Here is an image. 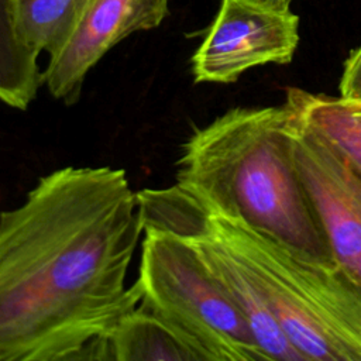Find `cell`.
Wrapping results in <instances>:
<instances>
[{
  "label": "cell",
  "mask_w": 361,
  "mask_h": 361,
  "mask_svg": "<svg viewBox=\"0 0 361 361\" xmlns=\"http://www.w3.org/2000/svg\"><path fill=\"white\" fill-rule=\"evenodd\" d=\"M262 1L276 7H289V4L292 3V0H262Z\"/></svg>",
  "instance_id": "14"
},
{
  "label": "cell",
  "mask_w": 361,
  "mask_h": 361,
  "mask_svg": "<svg viewBox=\"0 0 361 361\" xmlns=\"http://www.w3.org/2000/svg\"><path fill=\"white\" fill-rule=\"evenodd\" d=\"M141 302L188 334L210 361L268 360L230 295L185 237L144 228Z\"/></svg>",
  "instance_id": "4"
},
{
  "label": "cell",
  "mask_w": 361,
  "mask_h": 361,
  "mask_svg": "<svg viewBox=\"0 0 361 361\" xmlns=\"http://www.w3.org/2000/svg\"><path fill=\"white\" fill-rule=\"evenodd\" d=\"M338 89L340 97L347 100H361V45L345 59Z\"/></svg>",
  "instance_id": "13"
},
{
  "label": "cell",
  "mask_w": 361,
  "mask_h": 361,
  "mask_svg": "<svg viewBox=\"0 0 361 361\" xmlns=\"http://www.w3.org/2000/svg\"><path fill=\"white\" fill-rule=\"evenodd\" d=\"M168 16V0H86L68 42L42 72L49 94L72 106L82 94L90 69L120 41L157 28Z\"/></svg>",
  "instance_id": "7"
},
{
  "label": "cell",
  "mask_w": 361,
  "mask_h": 361,
  "mask_svg": "<svg viewBox=\"0 0 361 361\" xmlns=\"http://www.w3.org/2000/svg\"><path fill=\"white\" fill-rule=\"evenodd\" d=\"M14 0H0V102L27 110L42 83L38 54L20 37L14 23Z\"/></svg>",
  "instance_id": "11"
},
{
  "label": "cell",
  "mask_w": 361,
  "mask_h": 361,
  "mask_svg": "<svg viewBox=\"0 0 361 361\" xmlns=\"http://www.w3.org/2000/svg\"><path fill=\"white\" fill-rule=\"evenodd\" d=\"M86 0H14V23L23 41L38 55H55L75 31Z\"/></svg>",
  "instance_id": "12"
},
{
  "label": "cell",
  "mask_w": 361,
  "mask_h": 361,
  "mask_svg": "<svg viewBox=\"0 0 361 361\" xmlns=\"http://www.w3.org/2000/svg\"><path fill=\"white\" fill-rule=\"evenodd\" d=\"M145 228H159L182 235L196 247L209 271L221 283L245 317L258 347L264 351L268 360L306 361L279 327L244 267L223 244L204 231L189 226Z\"/></svg>",
  "instance_id": "8"
},
{
  "label": "cell",
  "mask_w": 361,
  "mask_h": 361,
  "mask_svg": "<svg viewBox=\"0 0 361 361\" xmlns=\"http://www.w3.org/2000/svg\"><path fill=\"white\" fill-rule=\"evenodd\" d=\"M289 114L295 166L323 227L331 257L361 286V172Z\"/></svg>",
  "instance_id": "6"
},
{
  "label": "cell",
  "mask_w": 361,
  "mask_h": 361,
  "mask_svg": "<svg viewBox=\"0 0 361 361\" xmlns=\"http://www.w3.org/2000/svg\"><path fill=\"white\" fill-rule=\"evenodd\" d=\"M289 111L340 151L361 172V113L345 99L288 87L285 102Z\"/></svg>",
  "instance_id": "10"
},
{
  "label": "cell",
  "mask_w": 361,
  "mask_h": 361,
  "mask_svg": "<svg viewBox=\"0 0 361 361\" xmlns=\"http://www.w3.org/2000/svg\"><path fill=\"white\" fill-rule=\"evenodd\" d=\"M94 358L116 361H210L176 324L140 302L96 345Z\"/></svg>",
  "instance_id": "9"
},
{
  "label": "cell",
  "mask_w": 361,
  "mask_h": 361,
  "mask_svg": "<svg viewBox=\"0 0 361 361\" xmlns=\"http://www.w3.org/2000/svg\"><path fill=\"white\" fill-rule=\"evenodd\" d=\"M347 100V99H345ZM355 110H358L361 113V100H347Z\"/></svg>",
  "instance_id": "15"
},
{
  "label": "cell",
  "mask_w": 361,
  "mask_h": 361,
  "mask_svg": "<svg viewBox=\"0 0 361 361\" xmlns=\"http://www.w3.org/2000/svg\"><path fill=\"white\" fill-rule=\"evenodd\" d=\"M288 107H234L195 128L176 161V183L209 207L285 244L334 259L290 149Z\"/></svg>",
  "instance_id": "3"
},
{
  "label": "cell",
  "mask_w": 361,
  "mask_h": 361,
  "mask_svg": "<svg viewBox=\"0 0 361 361\" xmlns=\"http://www.w3.org/2000/svg\"><path fill=\"white\" fill-rule=\"evenodd\" d=\"M144 224L124 169L66 166L0 213V361L93 358L140 305Z\"/></svg>",
  "instance_id": "1"
},
{
  "label": "cell",
  "mask_w": 361,
  "mask_h": 361,
  "mask_svg": "<svg viewBox=\"0 0 361 361\" xmlns=\"http://www.w3.org/2000/svg\"><path fill=\"white\" fill-rule=\"evenodd\" d=\"M299 45V17L262 0H221L192 55L196 83H233L251 68L288 65Z\"/></svg>",
  "instance_id": "5"
},
{
  "label": "cell",
  "mask_w": 361,
  "mask_h": 361,
  "mask_svg": "<svg viewBox=\"0 0 361 361\" xmlns=\"http://www.w3.org/2000/svg\"><path fill=\"white\" fill-rule=\"evenodd\" d=\"M145 227L189 226L244 267L279 327L306 361H361V286L334 259H320L217 212L173 183L137 192Z\"/></svg>",
  "instance_id": "2"
}]
</instances>
